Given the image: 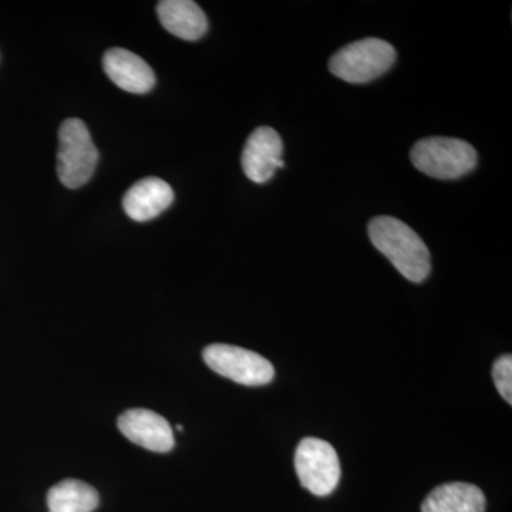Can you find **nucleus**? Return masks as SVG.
Returning a JSON list of instances; mask_svg holds the SVG:
<instances>
[{"mask_svg": "<svg viewBox=\"0 0 512 512\" xmlns=\"http://www.w3.org/2000/svg\"><path fill=\"white\" fill-rule=\"evenodd\" d=\"M369 238L394 268L414 284L426 281L431 272V256L423 239L409 225L397 218H373L369 222Z\"/></svg>", "mask_w": 512, "mask_h": 512, "instance_id": "1", "label": "nucleus"}, {"mask_svg": "<svg viewBox=\"0 0 512 512\" xmlns=\"http://www.w3.org/2000/svg\"><path fill=\"white\" fill-rule=\"evenodd\" d=\"M420 173L437 180H457L477 165L476 148L467 141L450 137H430L417 141L410 153Z\"/></svg>", "mask_w": 512, "mask_h": 512, "instance_id": "2", "label": "nucleus"}, {"mask_svg": "<svg viewBox=\"0 0 512 512\" xmlns=\"http://www.w3.org/2000/svg\"><path fill=\"white\" fill-rule=\"evenodd\" d=\"M396 62V49L386 40L367 37L343 47L330 57L333 76L352 84L372 82L389 72Z\"/></svg>", "mask_w": 512, "mask_h": 512, "instance_id": "3", "label": "nucleus"}, {"mask_svg": "<svg viewBox=\"0 0 512 512\" xmlns=\"http://www.w3.org/2000/svg\"><path fill=\"white\" fill-rule=\"evenodd\" d=\"M99 161L89 128L82 120L67 119L59 130L57 174L64 187L80 188L93 177Z\"/></svg>", "mask_w": 512, "mask_h": 512, "instance_id": "4", "label": "nucleus"}, {"mask_svg": "<svg viewBox=\"0 0 512 512\" xmlns=\"http://www.w3.org/2000/svg\"><path fill=\"white\" fill-rule=\"evenodd\" d=\"M295 468L302 487L318 497L332 494L340 480L338 453L328 441L308 437L296 448Z\"/></svg>", "mask_w": 512, "mask_h": 512, "instance_id": "5", "label": "nucleus"}, {"mask_svg": "<svg viewBox=\"0 0 512 512\" xmlns=\"http://www.w3.org/2000/svg\"><path fill=\"white\" fill-rule=\"evenodd\" d=\"M211 370L244 386H265L275 377L272 363L252 350L232 345H211L202 353Z\"/></svg>", "mask_w": 512, "mask_h": 512, "instance_id": "6", "label": "nucleus"}, {"mask_svg": "<svg viewBox=\"0 0 512 512\" xmlns=\"http://www.w3.org/2000/svg\"><path fill=\"white\" fill-rule=\"evenodd\" d=\"M282 154L284 143L274 128H256L242 151V170L254 183H268L278 168L285 167Z\"/></svg>", "mask_w": 512, "mask_h": 512, "instance_id": "7", "label": "nucleus"}, {"mask_svg": "<svg viewBox=\"0 0 512 512\" xmlns=\"http://www.w3.org/2000/svg\"><path fill=\"white\" fill-rule=\"evenodd\" d=\"M119 429L131 443L154 451L168 453L175 446L170 423L160 414L146 409H131L119 417Z\"/></svg>", "mask_w": 512, "mask_h": 512, "instance_id": "8", "label": "nucleus"}, {"mask_svg": "<svg viewBox=\"0 0 512 512\" xmlns=\"http://www.w3.org/2000/svg\"><path fill=\"white\" fill-rule=\"evenodd\" d=\"M104 72L111 82L124 92L146 94L156 84V74L146 60L126 49L107 50L103 59Z\"/></svg>", "mask_w": 512, "mask_h": 512, "instance_id": "9", "label": "nucleus"}, {"mask_svg": "<svg viewBox=\"0 0 512 512\" xmlns=\"http://www.w3.org/2000/svg\"><path fill=\"white\" fill-rule=\"evenodd\" d=\"M173 202L174 191L170 184L158 177H147L128 188L123 207L131 220L146 222L163 214Z\"/></svg>", "mask_w": 512, "mask_h": 512, "instance_id": "10", "label": "nucleus"}, {"mask_svg": "<svg viewBox=\"0 0 512 512\" xmlns=\"http://www.w3.org/2000/svg\"><path fill=\"white\" fill-rule=\"evenodd\" d=\"M157 15L165 30L188 42L201 39L208 30L204 10L191 0H163L158 3Z\"/></svg>", "mask_w": 512, "mask_h": 512, "instance_id": "11", "label": "nucleus"}, {"mask_svg": "<svg viewBox=\"0 0 512 512\" xmlns=\"http://www.w3.org/2000/svg\"><path fill=\"white\" fill-rule=\"evenodd\" d=\"M485 507L487 500L477 485L448 483L427 495L421 512H485Z\"/></svg>", "mask_w": 512, "mask_h": 512, "instance_id": "12", "label": "nucleus"}, {"mask_svg": "<svg viewBox=\"0 0 512 512\" xmlns=\"http://www.w3.org/2000/svg\"><path fill=\"white\" fill-rule=\"evenodd\" d=\"M99 503V493L79 480H64L47 493L49 512H93Z\"/></svg>", "mask_w": 512, "mask_h": 512, "instance_id": "13", "label": "nucleus"}, {"mask_svg": "<svg viewBox=\"0 0 512 512\" xmlns=\"http://www.w3.org/2000/svg\"><path fill=\"white\" fill-rule=\"evenodd\" d=\"M493 379L495 387L508 404H512V357L501 356L495 360L493 366Z\"/></svg>", "mask_w": 512, "mask_h": 512, "instance_id": "14", "label": "nucleus"}]
</instances>
